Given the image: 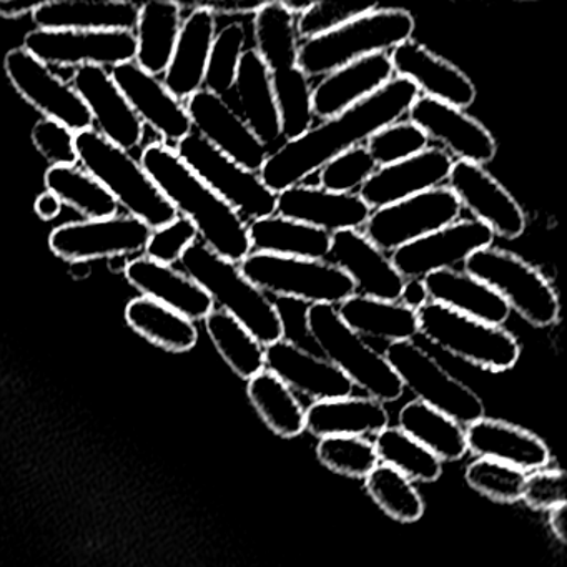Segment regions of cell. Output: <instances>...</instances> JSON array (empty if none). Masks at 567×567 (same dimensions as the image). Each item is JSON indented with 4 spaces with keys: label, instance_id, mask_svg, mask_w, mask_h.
<instances>
[{
    "label": "cell",
    "instance_id": "36",
    "mask_svg": "<svg viewBox=\"0 0 567 567\" xmlns=\"http://www.w3.org/2000/svg\"><path fill=\"white\" fill-rule=\"evenodd\" d=\"M337 311L343 323L363 338H374L390 344L410 341L420 334L416 311L398 301L354 293L338 305Z\"/></svg>",
    "mask_w": 567,
    "mask_h": 567
},
{
    "label": "cell",
    "instance_id": "33",
    "mask_svg": "<svg viewBox=\"0 0 567 567\" xmlns=\"http://www.w3.org/2000/svg\"><path fill=\"white\" fill-rule=\"evenodd\" d=\"M430 301L487 324L503 327L511 310L506 301L464 270H441L423 278Z\"/></svg>",
    "mask_w": 567,
    "mask_h": 567
},
{
    "label": "cell",
    "instance_id": "6",
    "mask_svg": "<svg viewBox=\"0 0 567 567\" xmlns=\"http://www.w3.org/2000/svg\"><path fill=\"white\" fill-rule=\"evenodd\" d=\"M308 337L318 344L324 360L338 368L353 386L380 403H394L404 388L383 353L354 333L338 317L337 307L310 305L305 313Z\"/></svg>",
    "mask_w": 567,
    "mask_h": 567
},
{
    "label": "cell",
    "instance_id": "31",
    "mask_svg": "<svg viewBox=\"0 0 567 567\" xmlns=\"http://www.w3.org/2000/svg\"><path fill=\"white\" fill-rule=\"evenodd\" d=\"M138 8L125 0H51L39 2L32 21L42 31L134 32Z\"/></svg>",
    "mask_w": 567,
    "mask_h": 567
},
{
    "label": "cell",
    "instance_id": "46",
    "mask_svg": "<svg viewBox=\"0 0 567 567\" xmlns=\"http://www.w3.org/2000/svg\"><path fill=\"white\" fill-rule=\"evenodd\" d=\"M364 487L380 509L398 523H416L424 514V499L420 491L403 474L386 464H378Z\"/></svg>",
    "mask_w": 567,
    "mask_h": 567
},
{
    "label": "cell",
    "instance_id": "41",
    "mask_svg": "<svg viewBox=\"0 0 567 567\" xmlns=\"http://www.w3.org/2000/svg\"><path fill=\"white\" fill-rule=\"evenodd\" d=\"M44 184L62 205L74 208L85 220H104L121 212L107 188L99 184L81 165L49 167Z\"/></svg>",
    "mask_w": 567,
    "mask_h": 567
},
{
    "label": "cell",
    "instance_id": "11",
    "mask_svg": "<svg viewBox=\"0 0 567 567\" xmlns=\"http://www.w3.org/2000/svg\"><path fill=\"white\" fill-rule=\"evenodd\" d=\"M174 151L185 165L227 202L245 221L277 214V194L268 190L260 175L238 165L192 132L175 145Z\"/></svg>",
    "mask_w": 567,
    "mask_h": 567
},
{
    "label": "cell",
    "instance_id": "42",
    "mask_svg": "<svg viewBox=\"0 0 567 567\" xmlns=\"http://www.w3.org/2000/svg\"><path fill=\"white\" fill-rule=\"evenodd\" d=\"M247 394L258 416L277 436L290 440L303 433L307 410L297 394L271 371L264 370L248 380Z\"/></svg>",
    "mask_w": 567,
    "mask_h": 567
},
{
    "label": "cell",
    "instance_id": "14",
    "mask_svg": "<svg viewBox=\"0 0 567 567\" xmlns=\"http://www.w3.org/2000/svg\"><path fill=\"white\" fill-rule=\"evenodd\" d=\"M152 228L127 214L104 220L71 221L52 230V254L72 264H87L101 258L141 257L145 254Z\"/></svg>",
    "mask_w": 567,
    "mask_h": 567
},
{
    "label": "cell",
    "instance_id": "19",
    "mask_svg": "<svg viewBox=\"0 0 567 567\" xmlns=\"http://www.w3.org/2000/svg\"><path fill=\"white\" fill-rule=\"evenodd\" d=\"M185 109L195 134L241 167L260 174L270 151L255 137L228 101L202 89L185 101Z\"/></svg>",
    "mask_w": 567,
    "mask_h": 567
},
{
    "label": "cell",
    "instance_id": "52",
    "mask_svg": "<svg viewBox=\"0 0 567 567\" xmlns=\"http://www.w3.org/2000/svg\"><path fill=\"white\" fill-rule=\"evenodd\" d=\"M380 8L370 2H321L315 0L310 8L297 18V34L301 41L320 38L348 22L354 21L360 16L368 14Z\"/></svg>",
    "mask_w": 567,
    "mask_h": 567
},
{
    "label": "cell",
    "instance_id": "7",
    "mask_svg": "<svg viewBox=\"0 0 567 567\" xmlns=\"http://www.w3.org/2000/svg\"><path fill=\"white\" fill-rule=\"evenodd\" d=\"M463 268L471 277L496 291L511 311H516L533 327H553L559 321V295L543 271L519 255L487 247L471 254Z\"/></svg>",
    "mask_w": 567,
    "mask_h": 567
},
{
    "label": "cell",
    "instance_id": "26",
    "mask_svg": "<svg viewBox=\"0 0 567 567\" xmlns=\"http://www.w3.org/2000/svg\"><path fill=\"white\" fill-rule=\"evenodd\" d=\"M371 212L358 194H334L303 184L277 194V215L328 234L360 230L367 225Z\"/></svg>",
    "mask_w": 567,
    "mask_h": 567
},
{
    "label": "cell",
    "instance_id": "4",
    "mask_svg": "<svg viewBox=\"0 0 567 567\" xmlns=\"http://www.w3.org/2000/svg\"><path fill=\"white\" fill-rule=\"evenodd\" d=\"M79 165L107 188L125 214L144 221L152 230L178 217L141 161L131 152L105 141L94 128L75 134Z\"/></svg>",
    "mask_w": 567,
    "mask_h": 567
},
{
    "label": "cell",
    "instance_id": "57",
    "mask_svg": "<svg viewBox=\"0 0 567 567\" xmlns=\"http://www.w3.org/2000/svg\"><path fill=\"white\" fill-rule=\"evenodd\" d=\"M398 303L413 311H417L420 308H423L424 305L430 303V295H427L424 281L404 280L403 290H401Z\"/></svg>",
    "mask_w": 567,
    "mask_h": 567
},
{
    "label": "cell",
    "instance_id": "28",
    "mask_svg": "<svg viewBox=\"0 0 567 567\" xmlns=\"http://www.w3.org/2000/svg\"><path fill=\"white\" fill-rule=\"evenodd\" d=\"M394 78L388 52L367 55L324 75L311 92L315 118L328 121L377 94Z\"/></svg>",
    "mask_w": 567,
    "mask_h": 567
},
{
    "label": "cell",
    "instance_id": "58",
    "mask_svg": "<svg viewBox=\"0 0 567 567\" xmlns=\"http://www.w3.org/2000/svg\"><path fill=\"white\" fill-rule=\"evenodd\" d=\"M62 207H64V205H62L61 200H59L55 195H52L51 192L39 195L34 204V210L38 217L48 221L58 218L59 215H61Z\"/></svg>",
    "mask_w": 567,
    "mask_h": 567
},
{
    "label": "cell",
    "instance_id": "20",
    "mask_svg": "<svg viewBox=\"0 0 567 567\" xmlns=\"http://www.w3.org/2000/svg\"><path fill=\"white\" fill-rule=\"evenodd\" d=\"M111 75L142 124L158 134L165 145L174 148L194 132L185 102L171 94L162 78L148 74L135 62L111 69Z\"/></svg>",
    "mask_w": 567,
    "mask_h": 567
},
{
    "label": "cell",
    "instance_id": "32",
    "mask_svg": "<svg viewBox=\"0 0 567 567\" xmlns=\"http://www.w3.org/2000/svg\"><path fill=\"white\" fill-rule=\"evenodd\" d=\"M234 92L237 95L238 115L251 128L255 137L268 151L280 147L284 137L271 87V72L255 49H248L241 55Z\"/></svg>",
    "mask_w": 567,
    "mask_h": 567
},
{
    "label": "cell",
    "instance_id": "12",
    "mask_svg": "<svg viewBox=\"0 0 567 567\" xmlns=\"http://www.w3.org/2000/svg\"><path fill=\"white\" fill-rule=\"evenodd\" d=\"M461 210L463 207L450 188L436 187L371 212L363 234L383 254H393L398 248L460 220Z\"/></svg>",
    "mask_w": 567,
    "mask_h": 567
},
{
    "label": "cell",
    "instance_id": "29",
    "mask_svg": "<svg viewBox=\"0 0 567 567\" xmlns=\"http://www.w3.org/2000/svg\"><path fill=\"white\" fill-rule=\"evenodd\" d=\"M128 284L164 307L177 311L190 321H202L212 313L215 305L204 288L198 287L187 274L141 255L131 258L124 268Z\"/></svg>",
    "mask_w": 567,
    "mask_h": 567
},
{
    "label": "cell",
    "instance_id": "39",
    "mask_svg": "<svg viewBox=\"0 0 567 567\" xmlns=\"http://www.w3.org/2000/svg\"><path fill=\"white\" fill-rule=\"evenodd\" d=\"M125 321L135 333L171 353H187L198 343L194 321L152 298L138 297L128 301Z\"/></svg>",
    "mask_w": 567,
    "mask_h": 567
},
{
    "label": "cell",
    "instance_id": "48",
    "mask_svg": "<svg viewBox=\"0 0 567 567\" xmlns=\"http://www.w3.org/2000/svg\"><path fill=\"white\" fill-rule=\"evenodd\" d=\"M317 457L324 467L341 476L367 480L380 464L373 441L361 436L321 437Z\"/></svg>",
    "mask_w": 567,
    "mask_h": 567
},
{
    "label": "cell",
    "instance_id": "45",
    "mask_svg": "<svg viewBox=\"0 0 567 567\" xmlns=\"http://www.w3.org/2000/svg\"><path fill=\"white\" fill-rule=\"evenodd\" d=\"M381 464L393 467L411 483H434L443 474V463L398 426H388L373 441Z\"/></svg>",
    "mask_w": 567,
    "mask_h": 567
},
{
    "label": "cell",
    "instance_id": "47",
    "mask_svg": "<svg viewBox=\"0 0 567 567\" xmlns=\"http://www.w3.org/2000/svg\"><path fill=\"white\" fill-rule=\"evenodd\" d=\"M245 44H247V31L241 22H234L217 31L210 59H208L207 74H205V91L227 101L228 95L234 92Z\"/></svg>",
    "mask_w": 567,
    "mask_h": 567
},
{
    "label": "cell",
    "instance_id": "30",
    "mask_svg": "<svg viewBox=\"0 0 567 567\" xmlns=\"http://www.w3.org/2000/svg\"><path fill=\"white\" fill-rule=\"evenodd\" d=\"M467 451L476 457L499 461L529 474L547 467V444L526 427L496 417H481L466 426Z\"/></svg>",
    "mask_w": 567,
    "mask_h": 567
},
{
    "label": "cell",
    "instance_id": "51",
    "mask_svg": "<svg viewBox=\"0 0 567 567\" xmlns=\"http://www.w3.org/2000/svg\"><path fill=\"white\" fill-rule=\"evenodd\" d=\"M377 168L364 144L357 145L320 168L318 187L334 194H358Z\"/></svg>",
    "mask_w": 567,
    "mask_h": 567
},
{
    "label": "cell",
    "instance_id": "22",
    "mask_svg": "<svg viewBox=\"0 0 567 567\" xmlns=\"http://www.w3.org/2000/svg\"><path fill=\"white\" fill-rule=\"evenodd\" d=\"M394 78L406 79L420 95L466 111L476 102L477 91L470 78L453 62L434 54L413 38L388 52Z\"/></svg>",
    "mask_w": 567,
    "mask_h": 567
},
{
    "label": "cell",
    "instance_id": "35",
    "mask_svg": "<svg viewBox=\"0 0 567 567\" xmlns=\"http://www.w3.org/2000/svg\"><path fill=\"white\" fill-rule=\"evenodd\" d=\"M182 2L154 0L138 8L134 29L135 64L155 78H162L171 64L184 22Z\"/></svg>",
    "mask_w": 567,
    "mask_h": 567
},
{
    "label": "cell",
    "instance_id": "34",
    "mask_svg": "<svg viewBox=\"0 0 567 567\" xmlns=\"http://www.w3.org/2000/svg\"><path fill=\"white\" fill-rule=\"evenodd\" d=\"M390 426L386 406L370 396H347L318 401L305 414V430L313 436H361L378 434Z\"/></svg>",
    "mask_w": 567,
    "mask_h": 567
},
{
    "label": "cell",
    "instance_id": "37",
    "mask_svg": "<svg viewBox=\"0 0 567 567\" xmlns=\"http://www.w3.org/2000/svg\"><path fill=\"white\" fill-rule=\"evenodd\" d=\"M251 251L278 257L324 260L331 247V234L291 218L270 215L248 224Z\"/></svg>",
    "mask_w": 567,
    "mask_h": 567
},
{
    "label": "cell",
    "instance_id": "1",
    "mask_svg": "<svg viewBox=\"0 0 567 567\" xmlns=\"http://www.w3.org/2000/svg\"><path fill=\"white\" fill-rule=\"evenodd\" d=\"M417 95L420 92L406 79H391L377 94L270 152L258 174L261 182L274 194L301 184L338 155L363 145L374 132L401 121Z\"/></svg>",
    "mask_w": 567,
    "mask_h": 567
},
{
    "label": "cell",
    "instance_id": "44",
    "mask_svg": "<svg viewBox=\"0 0 567 567\" xmlns=\"http://www.w3.org/2000/svg\"><path fill=\"white\" fill-rule=\"evenodd\" d=\"M271 87L280 117L281 137L285 142L297 141L315 125L311 79L297 65L271 72Z\"/></svg>",
    "mask_w": 567,
    "mask_h": 567
},
{
    "label": "cell",
    "instance_id": "9",
    "mask_svg": "<svg viewBox=\"0 0 567 567\" xmlns=\"http://www.w3.org/2000/svg\"><path fill=\"white\" fill-rule=\"evenodd\" d=\"M241 275L265 295L338 307L354 295V285L344 271L324 260L278 257L251 251L238 264Z\"/></svg>",
    "mask_w": 567,
    "mask_h": 567
},
{
    "label": "cell",
    "instance_id": "40",
    "mask_svg": "<svg viewBox=\"0 0 567 567\" xmlns=\"http://www.w3.org/2000/svg\"><path fill=\"white\" fill-rule=\"evenodd\" d=\"M255 52L270 72L297 68L300 39L297 16L285 8L281 0L264 2L254 16Z\"/></svg>",
    "mask_w": 567,
    "mask_h": 567
},
{
    "label": "cell",
    "instance_id": "21",
    "mask_svg": "<svg viewBox=\"0 0 567 567\" xmlns=\"http://www.w3.org/2000/svg\"><path fill=\"white\" fill-rule=\"evenodd\" d=\"M72 85L91 112L94 131L122 151L134 152L144 142L145 125L112 79L102 68H79L72 72Z\"/></svg>",
    "mask_w": 567,
    "mask_h": 567
},
{
    "label": "cell",
    "instance_id": "56",
    "mask_svg": "<svg viewBox=\"0 0 567 567\" xmlns=\"http://www.w3.org/2000/svg\"><path fill=\"white\" fill-rule=\"evenodd\" d=\"M264 0H224V2H204L202 8L208 9L215 18H247L257 14Z\"/></svg>",
    "mask_w": 567,
    "mask_h": 567
},
{
    "label": "cell",
    "instance_id": "13",
    "mask_svg": "<svg viewBox=\"0 0 567 567\" xmlns=\"http://www.w3.org/2000/svg\"><path fill=\"white\" fill-rule=\"evenodd\" d=\"M4 71L12 87L41 112L42 117L65 125L74 134L94 128L91 112L74 85L24 48L12 49L6 54Z\"/></svg>",
    "mask_w": 567,
    "mask_h": 567
},
{
    "label": "cell",
    "instance_id": "10",
    "mask_svg": "<svg viewBox=\"0 0 567 567\" xmlns=\"http://www.w3.org/2000/svg\"><path fill=\"white\" fill-rule=\"evenodd\" d=\"M383 354L404 390H410L421 403L453 417L464 427L484 417L486 410L477 393L447 373L436 358L413 340L390 343Z\"/></svg>",
    "mask_w": 567,
    "mask_h": 567
},
{
    "label": "cell",
    "instance_id": "60",
    "mask_svg": "<svg viewBox=\"0 0 567 567\" xmlns=\"http://www.w3.org/2000/svg\"><path fill=\"white\" fill-rule=\"evenodd\" d=\"M38 4H19V2L0 0V18L8 19V21H19V19L34 14Z\"/></svg>",
    "mask_w": 567,
    "mask_h": 567
},
{
    "label": "cell",
    "instance_id": "54",
    "mask_svg": "<svg viewBox=\"0 0 567 567\" xmlns=\"http://www.w3.org/2000/svg\"><path fill=\"white\" fill-rule=\"evenodd\" d=\"M197 240L198 234L194 225L187 218L177 217L172 224L152 230L144 255L152 260L175 267L185 250Z\"/></svg>",
    "mask_w": 567,
    "mask_h": 567
},
{
    "label": "cell",
    "instance_id": "49",
    "mask_svg": "<svg viewBox=\"0 0 567 567\" xmlns=\"http://www.w3.org/2000/svg\"><path fill=\"white\" fill-rule=\"evenodd\" d=\"M527 474L499 461L477 457L467 464L464 480L471 489L494 503L513 504L520 501Z\"/></svg>",
    "mask_w": 567,
    "mask_h": 567
},
{
    "label": "cell",
    "instance_id": "59",
    "mask_svg": "<svg viewBox=\"0 0 567 567\" xmlns=\"http://www.w3.org/2000/svg\"><path fill=\"white\" fill-rule=\"evenodd\" d=\"M547 524H549L550 533L556 537L559 543H566L567 540V506L554 507V509L547 511Z\"/></svg>",
    "mask_w": 567,
    "mask_h": 567
},
{
    "label": "cell",
    "instance_id": "50",
    "mask_svg": "<svg viewBox=\"0 0 567 567\" xmlns=\"http://www.w3.org/2000/svg\"><path fill=\"white\" fill-rule=\"evenodd\" d=\"M377 167H388L414 157L430 147L426 134L410 121H398L374 132L364 142Z\"/></svg>",
    "mask_w": 567,
    "mask_h": 567
},
{
    "label": "cell",
    "instance_id": "27",
    "mask_svg": "<svg viewBox=\"0 0 567 567\" xmlns=\"http://www.w3.org/2000/svg\"><path fill=\"white\" fill-rule=\"evenodd\" d=\"M190 9L182 22L181 34L162 82L178 101L185 102L204 89L212 45L217 35V18L200 4H182Z\"/></svg>",
    "mask_w": 567,
    "mask_h": 567
},
{
    "label": "cell",
    "instance_id": "23",
    "mask_svg": "<svg viewBox=\"0 0 567 567\" xmlns=\"http://www.w3.org/2000/svg\"><path fill=\"white\" fill-rule=\"evenodd\" d=\"M324 261L340 268L354 285V293L377 300L398 301L404 278L393 261L361 230L331 234V247Z\"/></svg>",
    "mask_w": 567,
    "mask_h": 567
},
{
    "label": "cell",
    "instance_id": "15",
    "mask_svg": "<svg viewBox=\"0 0 567 567\" xmlns=\"http://www.w3.org/2000/svg\"><path fill=\"white\" fill-rule=\"evenodd\" d=\"M31 52L49 68L111 69L135 61L134 32L118 31H42L34 29L24 39Z\"/></svg>",
    "mask_w": 567,
    "mask_h": 567
},
{
    "label": "cell",
    "instance_id": "17",
    "mask_svg": "<svg viewBox=\"0 0 567 567\" xmlns=\"http://www.w3.org/2000/svg\"><path fill=\"white\" fill-rule=\"evenodd\" d=\"M446 182L461 207L491 228L494 237L516 240L526 231L527 218L519 202L486 168L456 161Z\"/></svg>",
    "mask_w": 567,
    "mask_h": 567
},
{
    "label": "cell",
    "instance_id": "53",
    "mask_svg": "<svg viewBox=\"0 0 567 567\" xmlns=\"http://www.w3.org/2000/svg\"><path fill=\"white\" fill-rule=\"evenodd\" d=\"M32 144L51 167L79 165L75 134L59 122L42 117L32 128Z\"/></svg>",
    "mask_w": 567,
    "mask_h": 567
},
{
    "label": "cell",
    "instance_id": "24",
    "mask_svg": "<svg viewBox=\"0 0 567 567\" xmlns=\"http://www.w3.org/2000/svg\"><path fill=\"white\" fill-rule=\"evenodd\" d=\"M454 161L440 147H427L421 154L388 167H378L364 182L358 195L371 210L390 207L423 192L441 187L450 177Z\"/></svg>",
    "mask_w": 567,
    "mask_h": 567
},
{
    "label": "cell",
    "instance_id": "2",
    "mask_svg": "<svg viewBox=\"0 0 567 567\" xmlns=\"http://www.w3.org/2000/svg\"><path fill=\"white\" fill-rule=\"evenodd\" d=\"M141 164L178 217L194 225L205 247L237 265L251 254L248 221L207 187L174 148L152 142L142 151Z\"/></svg>",
    "mask_w": 567,
    "mask_h": 567
},
{
    "label": "cell",
    "instance_id": "38",
    "mask_svg": "<svg viewBox=\"0 0 567 567\" xmlns=\"http://www.w3.org/2000/svg\"><path fill=\"white\" fill-rule=\"evenodd\" d=\"M398 427L423 444L441 463H456L466 456V427L421 401L413 400L401 408Z\"/></svg>",
    "mask_w": 567,
    "mask_h": 567
},
{
    "label": "cell",
    "instance_id": "8",
    "mask_svg": "<svg viewBox=\"0 0 567 567\" xmlns=\"http://www.w3.org/2000/svg\"><path fill=\"white\" fill-rule=\"evenodd\" d=\"M416 317L420 334L473 367L503 373L519 361V341L503 327L464 317L434 301L420 308Z\"/></svg>",
    "mask_w": 567,
    "mask_h": 567
},
{
    "label": "cell",
    "instance_id": "25",
    "mask_svg": "<svg viewBox=\"0 0 567 567\" xmlns=\"http://www.w3.org/2000/svg\"><path fill=\"white\" fill-rule=\"evenodd\" d=\"M265 370L313 403L353 394V383L334 364L287 338L265 347Z\"/></svg>",
    "mask_w": 567,
    "mask_h": 567
},
{
    "label": "cell",
    "instance_id": "43",
    "mask_svg": "<svg viewBox=\"0 0 567 567\" xmlns=\"http://www.w3.org/2000/svg\"><path fill=\"white\" fill-rule=\"evenodd\" d=\"M204 321L215 350L237 377L248 381L265 370V347L240 321L218 308Z\"/></svg>",
    "mask_w": 567,
    "mask_h": 567
},
{
    "label": "cell",
    "instance_id": "55",
    "mask_svg": "<svg viewBox=\"0 0 567 567\" xmlns=\"http://www.w3.org/2000/svg\"><path fill=\"white\" fill-rule=\"evenodd\" d=\"M520 501L536 511H550L566 504V474L559 467H543L527 474Z\"/></svg>",
    "mask_w": 567,
    "mask_h": 567
},
{
    "label": "cell",
    "instance_id": "3",
    "mask_svg": "<svg viewBox=\"0 0 567 567\" xmlns=\"http://www.w3.org/2000/svg\"><path fill=\"white\" fill-rule=\"evenodd\" d=\"M178 265L207 291L218 310L240 321L264 347L284 340L287 333L284 315L260 288L241 275L237 264L197 240L185 250Z\"/></svg>",
    "mask_w": 567,
    "mask_h": 567
},
{
    "label": "cell",
    "instance_id": "16",
    "mask_svg": "<svg viewBox=\"0 0 567 567\" xmlns=\"http://www.w3.org/2000/svg\"><path fill=\"white\" fill-rule=\"evenodd\" d=\"M494 234L477 220H456L391 254L404 280H423L441 270H454L474 251L491 247Z\"/></svg>",
    "mask_w": 567,
    "mask_h": 567
},
{
    "label": "cell",
    "instance_id": "5",
    "mask_svg": "<svg viewBox=\"0 0 567 567\" xmlns=\"http://www.w3.org/2000/svg\"><path fill=\"white\" fill-rule=\"evenodd\" d=\"M414 28L413 14L404 9H374L328 34L301 42L298 68L310 79L324 78L358 59L393 51L413 38Z\"/></svg>",
    "mask_w": 567,
    "mask_h": 567
},
{
    "label": "cell",
    "instance_id": "18",
    "mask_svg": "<svg viewBox=\"0 0 567 567\" xmlns=\"http://www.w3.org/2000/svg\"><path fill=\"white\" fill-rule=\"evenodd\" d=\"M408 121L457 161L484 167L496 158L497 142L493 134L473 115L453 105L417 95L408 112Z\"/></svg>",
    "mask_w": 567,
    "mask_h": 567
}]
</instances>
